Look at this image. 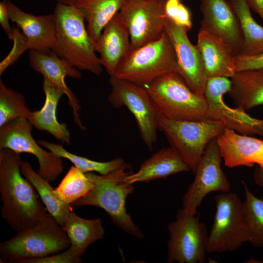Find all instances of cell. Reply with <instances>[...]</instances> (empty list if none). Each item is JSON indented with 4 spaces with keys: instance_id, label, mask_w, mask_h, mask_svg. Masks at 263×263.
<instances>
[{
    "instance_id": "f35d334b",
    "label": "cell",
    "mask_w": 263,
    "mask_h": 263,
    "mask_svg": "<svg viewBox=\"0 0 263 263\" xmlns=\"http://www.w3.org/2000/svg\"><path fill=\"white\" fill-rule=\"evenodd\" d=\"M253 177L256 184L263 188V167L257 166L254 169Z\"/></svg>"
},
{
    "instance_id": "484cf974",
    "label": "cell",
    "mask_w": 263,
    "mask_h": 263,
    "mask_svg": "<svg viewBox=\"0 0 263 263\" xmlns=\"http://www.w3.org/2000/svg\"><path fill=\"white\" fill-rule=\"evenodd\" d=\"M63 227L70 240V246L80 256L91 244L103 239L105 234L100 218H83L72 211Z\"/></svg>"
},
{
    "instance_id": "74e56055",
    "label": "cell",
    "mask_w": 263,
    "mask_h": 263,
    "mask_svg": "<svg viewBox=\"0 0 263 263\" xmlns=\"http://www.w3.org/2000/svg\"><path fill=\"white\" fill-rule=\"evenodd\" d=\"M250 8L256 13L263 21V0H246Z\"/></svg>"
},
{
    "instance_id": "3957f363",
    "label": "cell",
    "mask_w": 263,
    "mask_h": 263,
    "mask_svg": "<svg viewBox=\"0 0 263 263\" xmlns=\"http://www.w3.org/2000/svg\"><path fill=\"white\" fill-rule=\"evenodd\" d=\"M132 172L131 169L122 168L106 175L85 173L94 187L71 206L76 207L93 206L102 208L116 226L139 239H143V233L127 213L126 208L127 197L134 191L132 184L125 180L126 176Z\"/></svg>"
},
{
    "instance_id": "7a4b0ae2",
    "label": "cell",
    "mask_w": 263,
    "mask_h": 263,
    "mask_svg": "<svg viewBox=\"0 0 263 263\" xmlns=\"http://www.w3.org/2000/svg\"><path fill=\"white\" fill-rule=\"evenodd\" d=\"M53 14L56 40L52 50L70 65L99 75L102 66L81 12L75 5L57 2Z\"/></svg>"
},
{
    "instance_id": "603a6c76",
    "label": "cell",
    "mask_w": 263,
    "mask_h": 263,
    "mask_svg": "<svg viewBox=\"0 0 263 263\" xmlns=\"http://www.w3.org/2000/svg\"><path fill=\"white\" fill-rule=\"evenodd\" d=\"M43 90L45 96L44 105L39 110L32 112L28 120L38 130L47 132L63 144H70L71 134L67 125L59 123L56 117L57 106L64 94L44 80Z\"/></svg>"
},
{
    "instance_id": "4dcf8cb0",
    "label": "cell",
    "mask_w": 263,
    "mask_h": 263,
    "mask_svg": "<svg viewBox=\"0 0 263 263\" xmlns=\"http://www.w3.org/2000/svg\"><path fill=\"white\" fill-rule=\"evenodd\" d=\"M93 187V182L85 173L72 166L53 192L59 200L71 205L86 194Z\"/></svg>"
},
{
    "instance_id": "836d02e7",
    "label": "cell",
    "mask_w": 263,
    "mask_h": 263,
    "mask_svg": "<svg viewBox=\"0 0 263 263\" xmlns=\"http://www.w3.org/2000/svg\"><path fill=\"white\" fill-rule=\"evenodd\" d=\"M13 47L8 55L0 63V75L10 66L14 64L20 56L29 50L27 40L21 31L13 26Z\"/></svg>"
},
{
    "instance_id": "2e32d148",
    "label": "cell",
    "mask_w": 263,
    "mask_h": 263,
    "mask_svg": "<svg viewBox=\"0 0 263 263\" xmlns=\"http://www.w3.org/2000/svg\"><path fill=\"white\" fill-rule=\"evenodd\" d=\"M203 19L200 29L216 35L230 47L235 56L241 55L244 39L239 18L227 0H200Z\"/></svg>"
},
{
    "instance_id": "5b68a950",
    "label": "cell",
    "mask_w": 263,
    "mask_h": 263,
    "mask_svg": "<svg viewBox=\"0 0 263 263\" xmlns=\"http://www.w3.org/2000/svg\"><path fill=\"white\" fill-rule=\"evenodd\" d=\"M177 70L174 48L165 32L156 40L132 49L119 63L114 76L146 88Z\"/></svg>"
},
{
    "instance_id": "9a60e30c",
    "label": "cell",
    "mask_w": 263,
    "mask_h": 263,
    "mask_svg": "<svg viewBox=\"0 0 263 263\" xmlns=\"http://www.w3.org/2000/svg\"><path fill=\"white\" fill-rule=\"evenodd\" d=\"M28 58L30 67L36 72L41 74L44 81L62 91L69 100L72 108L74 120L82 130H85L79 112L81 107L73 91L67 86L65 78L78 79L81 77L80 70L70 65L59 57L52 49L30 50Z\"/></svg>"
},
{
    "instance_id": "30bf717a",
    "label": "cell",
    "mask_w": 263,
    "mask_h": 263,
    "mask_svg": "<svg viewBox=\"0 0 263 263\" xmlns=\"http://www.w3.org/2000/svg\"><path fill=\"white\" fill-rule=\"evenodd\" d=\"M169 263H204L206 260L208 233L198 216L187 213L181 208L176 219L168 225Z\"/></svg>"
},
{
    "instance_id": "ac0fdd59",
    "label": "cell",
    "mask_w": 263,
    "mask_h": 263,
    "mask_svg": "<svg viewBox=\"0 0 263 263\" xmlns=\"http://www.w3.org/2000/svg\"><path fill=\"white\" fill-rule=\"evenodd\" d=\"M217 141L227 167L251 168L255 164L263 167V140L225 128Z\"/></svg>"
},
{
    "instance_id": "4fadbf2b",
    "label": "cell",
    "mask_w": 263,
    "mask_h": 263,
    "mask_svg": "<svg viewBox=\"0 0 263 263\" xmlns=\"http://www.w3.org/2000/svg\"><path fill=\"white\" fill-rule=\"evenodd\" d=\"M32 130V125L26 118L8 122L0 127V150L9 149L34 155L39 164L38 173L48 182H53L63 171V158L43 150L33 138Z\"/></svg>"
},
{
    "instance_id": "d6986e66",
    "label": "cell",
    "mask_w": 263,
    "mask_h": 263,
    "mask_svg": "<svg viewBox=\"0 0 263 263\" xmlns=\"http://www.w3.org/2000/svg\"><path fill=\"white\" fill-rule=\"evenodd\" d=\"M10 19L25 37L28 50L52 49L56 40L53 14L36 16L24 12L10 0H4Z\"/></svg>"
},
{
    "instance_id": "e0dca14e",
    "label": "cell",
    "mask_w": 263,
    "mask_h": 263,
    "mask_svg": "<svg viewBox=\"0 0 263 263\" xmlns=\"http://www.w3.org/2000/svg\"><path fill=\"white\" fill-rule=\"evenodd\" d=\"M188 32L168 19L165 32L174 48L177 73L194 93L204 96L207 78L201 54L196 45L189 40Z\"/></svg>"
},
{
    "instance_id": "d4e9b609",
    "label": "cell",
    "mask_w": 263,
    "mask_h": 263,
    "mask_svg": "<svg viewBox=\"0 0 263 263\" xmlns=\"http://www.w3.org/2000/svg\"><path fill=\"white\" fill-rule=\"evenodd\" d=\"M126 0H75L74 5L87 22L88 34L95 43L106 25L124 5Z\"/></svg>"
},
{
    "instance_id": "5bb4252c",
    "label": "cell",
    "mask_w": 263,
    "mask_h": 263,
    "mask_svg": "<svg viewBox=\"0 0 263 263\" xmlns=\"http://www.w3.org/2000/svg\"><path fill=\"white\" fill-rule=\"evenodd\" d=\"M230 78L217 77L207 79L204 96L207 119L221 121L225 128L243 135H258L263 138V119L251 116L238 107L228 106L223 96L229 91Z\"/></svg>"
},
{
    "instance_id": "d6a6232c",
    "label": "cell",
    "mask_w": 263,
    "mask_h": 263,
    "mask_svg": "<svg viewBox=\"0 0 263 263\" xmlns=\"http://www.w3.org/2000/svg\"><path fill=\"white\" fill-rule=\"evenodd\" d=\"M165 11L167 17L177 25L189 31L192 23L189 10L181 0H166Z\"/></svg>"
},
{
    "instance_id": "8fae6325",
    "label": "cell",
    "mask_w": 263,
    "mask_h": 263,
    "mask_svg": "<svg viewBox=\"0 0 263 263\" xmlns=\"http://www.w3.org/2000/svg\"><path fill=\"white\" fill-rule=\"evenodd\" d=\"M221 156L217 138L207 146L195 171V178L182 199V208L191 215H195L197 208L205 197L213 192L231 191V185L222 167Z\"/></svg>"
},
{
    "instance_id": "cb8c5ba5",
    "label": "cell",
    "mask_w": 263,
    "mask_h": 263,
    "mask_svg": "<svg viewBox=\"0 0 263 263\" xmlns=\"http://www.w3.org/2000/svg\"><path fill=\"white\" fill-rule=\"evenodd\" d=\"M228 94L236 107L245 111L263 105V68L236 72Z\"/></svg>"
},
{
    "instance_id": "d590c367",
    "label": "cell",
    "mask_w": 263,
    "mask_h": 263,
    "mask_svg": "<svg viewBox=\"0 0 263 263\" xmlns=\"http://www.w3.org/2000/svg\"><path fill=\"white\" fill-rule=\"evenodd\" d=\"M236 71L263 68V52L254 56H238L235 57Z\"/></svg>"
},
{
    "instance_id": "8d00e7d4",
    "label": "cell",
    "mask_w": 263,
    "mask_h": 263,
    "mask_svg": "<svg viewBox=\"0 0 263 263\" xmlns=\"http://www.w3.org/2000/svg\"><path fill=\"white\" fill-rule=\"evenodd\" d=\"M10 19L8 7L4 0L0 2V23L7 37L12 40L13 36V27L10 26Z\"/></svg>"
},
{
    "instance_id": "60d3db41",
    "label": "cell",
    "mask_w": 263,
    "mask_h": 263,
    "mask_svg": "<svg viewBox=\"0 0 263 263\" xmlns=\"http://www.w3.org/2000/svg\"><path fill=\"white\" fill-rule=\"evenodd\" d=\"M228 0V1H231V0Z\"/></svg>"
},
{
    "instance_id": "4316f807",
    "label": "cell",
    "mask_w": 263,
    "mask_h": 263,
    "mask_svg": "<svg viewBox=\"0 0 263 263\" xmlns=\"http://www.w3.org/2000/svg\"><path fill=\"white\" fill-rule=\"evenodd\" d=\"M20 172L33 186L41 197L49 213L63 227L69 213L72 211L70 205L59 200L54 195L49 182L43 178L32 168L31 164L22 161Z\"/></svg>"
},
{
    "instance_id": "52a82bcc",
    "label": "cell",
    "mask_w": 263,
    "mask_h": 263,
    "mask_svg": "<svg viewBox=\"0 0 263 263\" xmlns=\"http://www.w3.org/2000/svg\"><path fill=\"white\" fill-rule=\"evenodd\" d=\"M158 126L170 147L193 174L208 144L225 128L222 122L217 120L177 121L162 115Z\"/></svg>"
},
{
    "instance_id": "f1b7e54d",
    "label": "cell",
    "mask_w": 263,
    "mask_h": 263,
    "mask_svg": "<svg viewBox=\"0 0 263 263\" xmlns=\"http://www.w3.org/2000/svg\"><path fill=\"white\" fill-rule=\"evenodd\" d=\"M38 143L59 157L69 160L84 173L95 171L100 174L106 175L120 169H132L131 165L121 158H116L106 162H98L73 154L60 144L44 140H39Z\"/></svg>"
},
{
    "instance_id": "e575fe53",
    "label": "cell",
    "mask_w": 263,
    "mask_h": 263,
    "mask_svg": "<svg viewBox=\"0 0 263 263\" xmlns=\"http://www.w3.org/2000/svg\"><path fill=\"white\" fill-rule=\"evenodd\" d=\"M82 260L70 246L64 252L42 258L25 260L20 263H80Z\"/></svg>"
},
{
    "instance_id": "277c9868",
    "label": "cell",
    "mask_w": 263,
    "mask_h": 263,
    "mask_svg": "<svg viewBox=\"0 0 263 263\" xmlns=\"http://www.w3.org/2000/svg\"><path fill=\"white\" fill-rule=\"evenodd\" d=\"M70 240L63 227L49 213L34 226L0 244V263H20L68 249Z\"/></svg>"
},
{
    "instance_id": "8992f818",
    "label": "cell",
    "mask_w": 263,
    "mask_h": 263,
    "mask_svg": "<svg viewBox=\"0 0 263 263\" xmlns=\"http://www.w3.org/2000/svg\"><path fill=\"white\" fill-rule=\"evenodd\" d=\"M146 89L163 116L177 121L207 119L205 96L194 93L177 73L155 79Z\"/></svg>"
},
{
    "instance_id": "7402d4cb",
    "label": "cell",
    "mask_w": 263,
    "mask_h": 263,
    "mask_svg": "<svg viewBox=\"0 0 263 263\" xmlns=\"http://www.w3.org/2000/svg\"><path fill=\"white\" fill-rule=\"evenodd\" d=\"M189 171L190 169L178 152L171 147H165L145 160L137 172L126 175L125 180L131 184L148 182Z\"/></svg>"
},
{
    "instance_id": "1f68e13d",
    "label": "cell",
    "mask_w": 263,
    "mask_h": 263,
    "mask_svg": "<svg viewBox=\"0 0 263 263\" xmlns=\"http://www.w3.org/2000/svg\"><path fill=\"white\" fill-rule=\"evenodd\" d=\"M32 112L22 94L7 87L0 80V127L16 118L29 120Z\"/></svg>"
},
{
    "instance_id": "6da1fadb",
    "label": "cell",
    "mask_w": 263,
    "mask_h": 263,
    "mask_svg": "<svg viewBox=\"0 0 263 263\" xmlns=\"http://www.w3.org/2000/svg\"><path fill=\"white\" fill-rule=\"evenodd\" d=\"M20 153L9 149L0 150L1 216L17 232L29 228L48 213L37 198L35 188L20 172Z\"/></svg>"
},
{
    "instance_id": "f546056e",
    "label": "cell",
    "mask_w": 263,
    "mask_h": 263,
    "mask_svg": "<svg viewBox=\"0 0 263 263\" xmlns=\"http://www.w3.org/2000/svg\"><path fill=\"white\" fill-rule=\"evenodd\" d=\"M244 192L243 201L248 242L253 246L263 247V200L255 196L246 183L242 181Z\"/></svg>"
},
{
    "instance_id": "ab89813d",
    "label": "cell",
    "mask_w": 263,
    "mask_h": 263,
    "mask_svg": "<svg viewBox=\"0 0 263 263\" xmlns=\"http://www.w3.org/2000/svg\"><path fill=\"white\" fill-rule=\"evenodd\" d=\"M57 3L66 5H74L75 0H56Z\"/></svg>"
},
{
    "instance_id": "ba28073f",
    "label": "cell",
    "mask_w": 263,
    "mask_h": 263,
    "mask_svg": "<svg viewBox=\"0 0 263 263\" xmlns=\"http://www.w3.org/2000/svg\"><path fill=\"white\" fill-rule=\"evenodd\" d=\"M216 212L208 233L207 251H233L248 242L243 202L234 193H221L214 198Z\"/></svg>"
},
{
    "instance_id": "7c38bea8",
    "label": "cell",
    "mask_w": 263,
    "mask_h": 263,
    "mask_svg": "<svg viewBox=\"0 0 263 263\" xmlns=\"http://www.w3.org/2000/svg\"><path fill=\"white\" fill-rule=\"evenodd\" d=\"M166 0H126L119 14L129 31L132 49L156 40L165 32L169 18Z\"/></svg>"
},
{
    "instance_id": "44dd1931",
    "label": "cell",
    "mask_w": 263,
    "mask_h": 263,
    "mask_svg": "<svg viewBox=\"0 0 263 263\" xmlns=\"http://www.w3.org/2000/svg\"><path fill=\"white\" fill-rule=\"evenodd\" d=\"M196 45L207 79L217 77L231 78L236 73V56L227 44L220 38L200 29Z\"/></svg>"
},
{
    "instance_id": "9c48e42d",
    "label": "cell",
    "mask_w": 263,
    "mask_h": 263,
    "mask_svg": "<svg viewBox=\"0 0 263 263\" xmlns=\"http://www.w3.org/2000/svg\"><path fill=\"white\" fill-rule=\"evenodd\" d=\"M109 83V102L114 108L124 106L129 110L136 120L144 143L151 150L157 140L161 114L146 88L114 76H110Z\"/></svg>"
},
{
    "instance_id": "83f0119b",
    "label": "cell",
    "mask_w": 263,
    "mask_h": 263,
    "mask_svg": "<svg viewBox=\"0 0 263 263\" xmlns=\"http://www.w3.org/2000/svg\"><path fill=\"white\" fill-rule=\"evenodd\" d=\"M230 2L242 27L244 46L241 56H254L263 53V27L254 19L246 0H231Z\"/></svg>"
},
{
    "instance_id": "ffe728a7",
    "label": "cell",
    "mask_w": 263,
    "mask_h": 263,
    "mask_svg": "<svg viewBox=\"0 0 263 263\" xmlns=\"http://www.w3.org/2000/svg\"><path fill=\"white\" fill-rule=\"evenodd\" d=\"M94 47L101 65L110 76H114L119 63L132 50L129 31L119 12L104 27Z\"/></svg>"
}]
</instances>
